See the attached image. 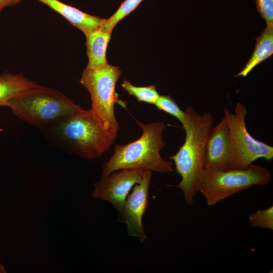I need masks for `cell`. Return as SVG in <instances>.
Masks as SVG:
<instances>
[{"label":"cell","instance_id":"1","mask_svg":"<svg viewBox=\"0 0 273 273\" xmlns=\"http://www.w3.org/2000/svg\"><path fill=\"white\" fill-rule=\"evenodd\" d=\"M185 121L182 124L186 132L184 144L169 159L173 160L181 180L176 187L181 190L186 202L194 203V198L200 191L205 169L206 146L213 128V117L211 113H198L191 106L185 111Z\"/></svg>","mask_w":273,"mask_h":273},{"label":"cell","instance_id":"2","mask_svg":"<svg viewBox=\"0 0 273 273\" xmlns=\"http://www.w3.org/2000/svg\"><path fill=\"white\" fill-rule=\"evenodd\" d=\"M41 129L55 144L87 160L100 157L117 136L104 129L91 109L66 116Z\"/></svg>","mask_w":273,"mask_h":273},{"label":"cell","instance_id":"3","mask_svg":"<svg viewBox=\"0 0 273 273\" xmlns=\"http://www.w3.org/2000/svg\"><path fill=\"white\" fill-rule=\"evenodd\" d=\"M135 121L142 131V135L126 145H115L114 153L102 165L101 176L126 168L163 173L173 171V163L164 160L160 154L165 146L162 133L166 124L163 122Z\"/></svg>","mask_w":273,"mask_h":273},{"label":"cell","instance_id":"4","mask_svg":"<svg viewBox=\"0 0 273 273\" xmlns=\"http://www.w3.org/2000/svg\"><path fill=\"white\" fill-rule=\"evenodd\" d=\"M6 106L21 120L41 129L84 110L60 91L40 85L11 99Z\"/></svg>","mask_w":273,"mask_h":273},{"label":"cell","instance_id":"5","mask_svg":"<svg viewBox=\"0 0 273 273\" xmlns=\"http://www.w3.org/2000/svg\"><path fill=\"white\" fill-rule=\"evenodd\" d=\"M121 74L118 67L109 64L99 70L85 68L79 80L89 94L90 109L95 116L104 129L110 134H117L120 128L114 105L119 101L115 86Z\"/></svg>","mask_w":273,"mask_h":273},{"label":"cell","instance_id":"6","mask_svg":"<svg viewBox=\"0 0 273 273\" xmlns=\"http://www.w3.org/2000/svg\"><path fill=\"white\" fill-rule=\"evenodd\" d=\"M271 179L268 169L252 164L245 169L205 168L199 192L207 204L211 206L253 186L266 185Z\"/></svg>","mask_w":273,"mask_h":273},{"label":"cell","instance_id":"7","mask_svg":"<svg viewBox=\"0 0 273 273\" xmlns=\"http://www.w3.org/2000/svg\"><path fill=\"white\" fill-rule=\"evenodd\" d=\"M229 128L230 154L229 169H245L256 160L264 158L267 161L273 158V147L253 138L246 127V106L238 103L234 114L228 109H223Z\"/></svg>","mask_w":273,"mask_h":273},{"label":"cell","instance_id":"8","mask_svg":"<svg viewBox=\"0 0 273 273\" xmlns=\"http://www.w3.org/2000/svg\"><path fill=\"white\" fill-rule=\"evenodd\" d=\"M144 171L139 169L126 168L101 176L94 184L92 195L96 199L110 203L119 213L133 186L142 180Z\"/></svg>","mask_w":273,"mask_h":273},{"label":"cell","instance_id":"9","mask_svg":"<svg viewBox=\"0 0 273 273\" xmlns=\"http://www.w3.org/2000/svg\"><path fill=\"white\" fill-rule=\"evenodd\" d=\"M151 177L152 171H144L141 181L133 186L127 195L117 220L127 225L129 236L138 237L142 243L147 237L142 224V219L148 204Z\"/></svg>","mask_w":273,"mask_h":273},{"label":"cell","instance_id":"10","mask_svg":"<svg viewBox=\"0 0 273 273\" xmlns=\"http://www.w3.org/2000/svg\"><path fill=\"white\" fill-rule=\"evenodd\" d=\"M230 137L227 121L223 116L212 128L209 135L205 161V168L219 170L229 169Z\"/></svg>","mask_w":273,"mask_h":273},{"label":"cell","instance_id":"11","mask_svg":"<svg viewBox=\"0 0 273 273\" xmlns=\"http://www.w3.org/2000/svg\"><path fill=\"white\" fill-rule=\"evenodd\" d=\"M56 12L84 33L100 29L106 19L84 13L59 0H37Z\"/></svg>","mask_w":273,"mask_h":273},{"label":"cell","instance_id":"12","mask_svg":"<svg viewBox=\"0 0 273 273\" xmlns=\"http://www.w3.org/2000/svg\"><path fill=\"white\" fill-rule=\"evenodd\" d=\"M84 34L88 58L86 68L99 70L106 67L109 64L106 52L111 33L97 29Z\"/></svg>","mask_w":273,"mask_h":273},{"label":"cell","instance_id":"13","mask_svg":"<svg viewBox=\"0 0 273 273\" xmlns=\"http://www.w3.org/2000/svg\"><path fill=\"white\" fill-rule=\"evenodd\" d=\"M39 85L22 73L14 74L6 71L0 75V106H6L11 99Z\"/></svg>","mask_w":273,"mask_h":273},{"label":"cell","instance_id":"14","mask_svg":"<svg viewBox=\"0 0 273 273\" xmlns=\"http://www.w3.org/2000/svg\"><path fill=\"white\" fill-rule=\"evenodd\" d=\"M273 53V24L267 25L256 38L255 48L244 68L236 76H246L258 64Z\"/></svg>","mask_w":273,"mask_h":273},{"label":"cell","instance_id":"15","mask_svg":"<svg viewBox=\"0 0 273 273\" xmlns=\"http://www.w3.org/2000/svg\"><path fill=\"white\" fill-rule=\"evenodd\" d=\"M121 86L129 95L135 97L139 102L154 105L160 96L155 85L136 86L132 85L129 81L123 79Z\"/></svg>","mask_w":273,"mask_h":273},{"label":"cell","instance_id":"16","mask_svg":"<svg viewBox=\"0 0 273 273\" xmlns=\"http://www.w3.org/2000/svg\"><path fill=\"white\" fill-rule=\"evenodd\" d=\"M143 0H125L117 11L106 19L100 30L111 33L116 24L123 18L134 11Z\"/></svg>","mask_w":273,"mask_h":273},{"label":"cell","instance_id":"17","mask_svg":"<svg viewBox=\"0 0 273 273\" xmlns=\"http://www.w3.org/2000/svg\"><path fill=\"white\" fill-rule=\"evenodd\" d=\"M154 105L159 110L175 117L182 124L184 123L185 121L184 111L181 110L175 101L170 96L160 95Z\"/></svg>","mask_w":273,"mask_h":273},{"label":"cell","instance_id":"18","mask_svg":"<svg viewBox=\"0 0 273 273\" xmlns=\"http://www.w3.org/2000/svg\"><path fill=\"white\" fill-rule=\"evenodd\" d=\"M248 220L252 227L273 230V206L250 214Z\"/></svg>","mask_w":273,"mask_h":273},{"label":"cell","instance_id":"19","mask_svg":"<svg viewBox=\"0 0 273 273\" xmlns=\"http://www.w3.org/2000/svg\"><path fill=\"white\" fill-rule=\"evenodd\" d=\"M258 12L266 22L273 24V0H255Z\"/></svg>","mask_w":273,"mask_h":273},{"label":"cell","instance_id":"20","mask_svg":"<svg viewBox=\"0 0 273 273\" xmlns=\"http://www.w3.org/2000/svg\"><path fill=\"white\" fill-rule=\"evenodd\" d=\"M22 0H0V12L5 8L14 6Z\"/></svg>","mask_w":273,"mask_h":273},{"label":"cell","instance_id":"21","mask_svg":"<svg viewBox=\"0 0 273 273\" xmlns=\"http://www.w3.org/2000/svg\"><path fill=\"white\" fill-rule=\"evenodd\" d=\"M7 271L3 266V265L0 262V273H6Z\"/></svg>","mask_w":273,"mask_h":273}]
</instances>
